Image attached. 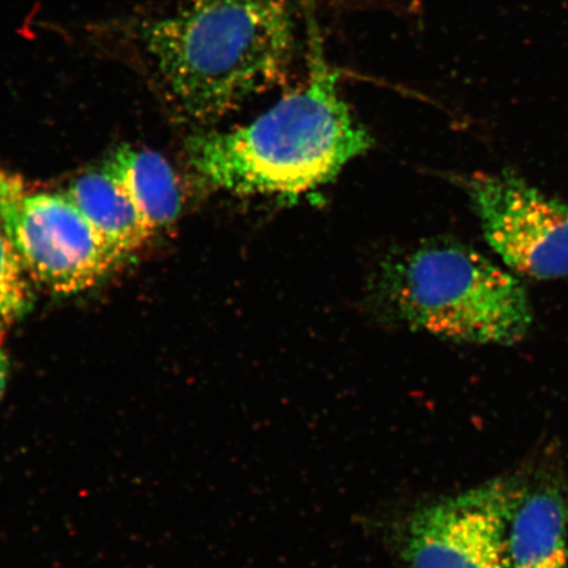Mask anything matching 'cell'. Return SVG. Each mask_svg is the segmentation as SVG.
I'll use <instances>...</instances> for the list:
<instances>
[{
    "mask_svg": "<svg viewBox=\"0 0 568 568\" xmlns=\"http://www.w3.org/2000/svg\"><path fill=\"white\" fill-rule=\"evenodd\" d=\"M31 276L0 225V336L31 311Z\"/></svg>",
    "mask_w": 568,
    "mask_h": 568,
    "instance_id": "30bf717a",
    "label": "cell"
},
{
    "mask_svg": "<svg viewBox=\"0 0 568 568\" xmlns=\"http://www.w3.org/2000/svg\"><path fill=\"white\" fill-rule=\"evenodd\" d=\"M124 191L153 232L172 225L182 211V191L170 163L149 149L119 148L102 168Z\"/></svg>",
    "mask_w": 568,
    "mask_h": 568,
    "instance_id": "ba28073f",
    "label": "cell"
},
{
    "mask_svg": "<svg viewBox=\"0 0 568 568\" xmlns=\"http://www.w3.org/2000/svg\"><path fill=\"white\" fill-rule=\"evenodd\" d=\"M65 194L122 260L148 243L154 233L103 169L78 178Z\"/></svg>",
    "mask_w": 568,
    "mask_h": 568,
    "instance_id": "9c48e42d",
    "label": "cell"
},
{
    "mask_svg": "<svg viewBox=\"0 0 568 568\" xmlns=\"http://www.w3.org/2000/svg\"><path fill=\"white\" fill-rule=\"evenodd\" d=\"M0 225L31 280L77 294L122 262L65 193H39L0 170Z\"/></svg>",
    "mask_w": 568,
    "mask_h": 568,
    "instance_id": "277c9868",
    "label": "cell"
},
{
    "mask_svg": "<svg viewBox=\"0 0 568 568\" xmlns=\"http://www.w3.org/2000/svg\"><path fill=\"white\" fill-rule=\"evenodd\" d=\"M290 0H183L138 41L184 116L212 122L278 87L294 60Z\"/></svg>",
    "mask_w": 568,
    "mask_h": 568,
    "instance_id": "7a4b0ae2",
    "label": "cell"
},
{
    "mask_svg": "<svg viewBox=\"0 0 568 568\" xmlns=\"http://www.w3.org/2000/svg\"><path fill=\"white\" fill-rule=\"evenodd\" d=\"M2 339L3 336H0V399H2L4 393L7 375H9V361H7V355L3 351Z\"/></svg>",
    "mask_w": 568,
    "mask_h": 568,
    "instance_id": "8fae6325",
    "label": "cell"
},
{
    "mask_svg": "<svg viewBox=\"0 0 568 568\" xmlns=\"http://www.w3.org/2000/svg\"><path fill=\"white\" fill-rule=\"evenodd\" d=\"M510 568H568V509L556 487L524 489L508 529Z\"/></svg>",
    "mask_w": 568,
    "mask_h": 568,
    "instance_id": "52a82bcc",
    "label": "cell"
},
{
    "mask_svg": "<svg viewBox=\"0 0 568 568\" xmlns=\"http://www.w3.org/2000/svg\"><path fill=\"white\" fill-rule=\"evenodd\" d=\"M483 234L504 264L537 280L568 276V203L513 173L467 184Z\"/></svg>",
    "mask_w": 568,
    "mask_h": 568,
    "instance_id": "8992f818",
    "label": "cell"
},
{
    "mask_svg": "<svg viewBox=\"0 0 568 568\" xmlns=\"http://www.w3.org/2000/svg\"><path fill=\"white\" fill-rule=\"evenodd\" d=\"M524 488L496 479L417 509L403 530L409 568H510L508 529Z\"/></svg>",
    "mask_w": 568,
    "mask_h": 568,
    "instance_id": "5b68a950",
    "label": "cell"
},
{
    "mask_svg": "<svg viewBox=\"0 0 568 568\" xmlns=\"http://www.w3.org/2000/svg\"><path fill=\"white\" fill-rule=\"evenodd\" d=\"M308 77L253 122L191 136L190 165L207 186L234 195L310 193L335 180L373 146L339 92V73L325 57L322 32L308 16Z\"/></svg>",
    "mask_w": 568,
    "mask_h": 568,
    "instance_id": "6da1fadb",
    "label": "cell"
},
{
    "mask_svg": "<svg viewBox=\"0 0 568 568\" xmlns=\"http://www.w3.org/2000/svg\"><path fill=\"white\" fill-rule=\"evenodd\" d=\"M381 303L404 324L478 345H514L528 335L532 312L514 275L474 248L426 243L382 265Z\"/></svg>",
    "mask_w": 568,
    "mask_h": 568,
    "instance_id": "3957f363",
    "label": "cell"
}]
</instances>
